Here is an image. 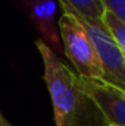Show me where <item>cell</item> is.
<instances>
[{"mask_svg": "<svg viewBox=\"0 0 125 126\" xmlns=\"http://www.w3.org/2000/svg\"><path fill=\"white\" fill-rule=\"evenodd\" d=\"M104 10L113 13L125 24V0H102Z\"/></svg>", "mask_w": 125, "mask_h": 126, "instance_id": "cell-8", "label": "cell"}, {"mask_svg": "<svg viewBox=\"0 0 125 126\" xmlns=\"http://www.w3.org/2000/svg\"><path fill=\"white\" fill-rule=\"evenodd\" d=\"M58 27L63 53L72 63L74 70L84 79L103 82V69L99 54L80 21L74 15L63 12L62 16H59Z\"/></svg>", "mask_w": 125, "mask_h": 126, "instance_id": "cell-2", "label": "cell"}, {"mask_svg": "<svg viewBox=\"0 0 125 126\" xmlns=\"http://www.w3.org/2000/svg\"><path fill=\"white\" fill-rule=\"evenodd\" d=\"M0 126H12L7 120H6V119H4V117H3V114H1V113H0Z\"/></svg>", "mask_w": 125, "mask_h": 126, "instance_id": "cell-9", "label": "cell"}, {"mask_svg": "<svg viewBox=\"0 0 125 126\" xmlns=\"http://www.w3.org/2000/svg\"><path fill=\"white\" fill-rule=\"evenodd\" d=\"M103 21H104V25L107 27V30L110 31V34L113 35V38L116 40V43L119 44L125 57V24L121 19H118L113 13H110L107 10L104 12Z\"/></svg>", "mask_w": 125, "mask_h": 126, "instance_id": "cell-7", "label": "cell"}, {"mask_svg": "<svg viewBox=\"0 0 125 126\" xmlns=\"http://www.w3.org/2000/svg\"><path fill=\"white\" fill-rule=\"evenodd\" d=\"M104 126H115V125H104Z\"/></svg>", "mask_w": 125, "mask_h": 126, "instance_id": "cell-10", "label": "cell"}, {"mask_svg": "<svg viewBox=\"0 0 125 126\" xmlns=\"http://www.w3.org/2000/svg\"><path fill=\"white\" fill-rule=\"evenodd\" d=\"M65 13L80 16L93 24H104V6L102 0H58Z\"/></svg>", "mask_w": 125, "mask_h": 126, "instance_id": "cell-6", "label": "cell"}, {"mask_svg": "<svg viewBox=\"0 0 125 126\" xmlns=\"http://www.w3.org/2000/svg\"><path fill=\"white\" fill-rule=\"evenodd\" d=\"M35 47L44 64V82L53 104L55 126H100L103 116L94 101L83 88L80 75L72 70L43 40H35Z\"/></svg>", "mask_w": 125, "mask_h": 126, "instance_id": "cell-1", "label": "cell"}, {"mask_svg": "<svg viewBox=\"0 0 125 126\" xmlns=\"http://www.w3.org/2000/svg\"><path fill=\"white\" fill-rule=\"evenodd\" d=\"M75 18L93 41L103 69V82L125 94V57L119 44L104 24H93L80 16Z\"/></svg>", "mask_w": 125, "mask_h": 126, "instance_id": "cell-3", "label": "cell"}, {"mask_svg": "<svg viewBox=\"0 0 125 126\" xmlns=\"http://www.w3.org/2000/svg\"><path fill=\"white\" fill-rule=\"evenodd\" d=\"M19 3L32 22L34 28L40 32L41 40L55 53L63 51L56 21L58 0H19Z\"/></svg>", "mask_w": 125, "mask_h": 126, "instance_id": "cell-4", "label": "cell"}, {"mask_svg": "<svg viewBox=\"0 0 125 126\" xmlns=\"http://www.w3.org/2000/svg\"><path fill=\"white\" fill-rule=\"evenodd\" d=\"M81 78V76H80ZM81 84L87 95L100 110L104 125L125 126V94L119 90L100 82L81 78Z\"/></svg>", "mask_w": 125, "mask_h": 126, "instance_id": "cell-5", "label": "cell"}]
</instances>
